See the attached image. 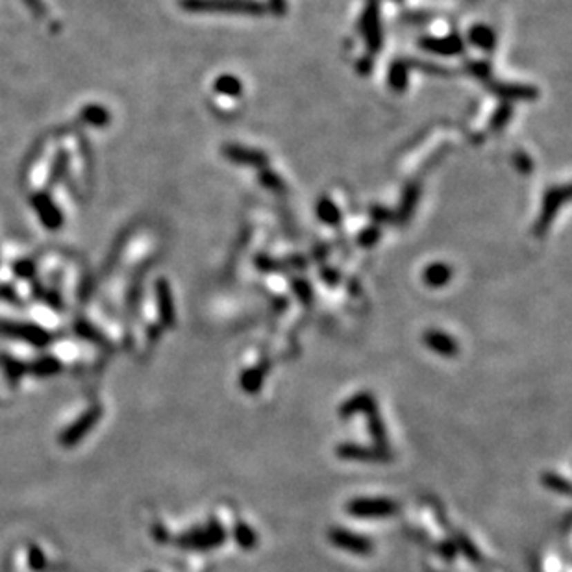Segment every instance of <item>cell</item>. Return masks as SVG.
<instances>
[{
  "label": "cell",
  "mask_w": 572,
  "mask_h": 572,
  "mask_svg": "<svg viewBox=\"0 0 572 572\" xmlns=\"http://www.w3.org/2000/svg\"><path fill=\"white\" fill-rule=\"evenodd\" d=\"M82 119L93 126H104L110 122V113L102 106H87L86 110L82 111Z\"/></svg>",
  "instance_id": "83f0119b"
},
{
  "label": "cell",
  "mask_w": 572,
  "mask_h": 572,
  "mask_svg": "<svg viewBox=\"0 0 572 572\" xmlns=\"http://www.w3.org/2000/svg\"><path fill=\"white\" fill-rule=\"evenodd\" d=\"M358 69L361 75H370V69H372V59L370 58H361V61H359Z\"/></svg>",
  "instance_id": "60d3db41"
},
{
  "label": "cell",
  "mask_w": 572,
  "mask_h": 572,
  "mask_svg": "<svg viewBox=\"0 0 572 572\" xmlns=\"http://www.w3.org/2000/svg\"><path fill=\"white\" fill-rule=\"evenodd\" d=\"M419 46L426 53L434 54V56H443V58L459 56L465 50V43L457 34L445 35V37H422L419 39Z\"/></svg>",
  "instance_id": "7c38bea8"
},
{
  "label": "cell",
  "mask_w": 572,
  "mask_h": 572,
  "mask_svg": "<svg viewBox=\"0 0 572 572\" xmlns=\"http://www.w3.org/2000/svg\"><path fill=\"white\" fill-rule=\"evenodd\" d=\"M34 208L39 215L41 222L48 228V230H58L59 226L64 225V215L56 208V204L50 200L48 195H37L34 198Z\"/></svg>",
  "instance_id": "e0dca14e"
},
{
  "label": "cell",
  "mask_w": 572,
  "mask_h": 572,
  "mask_svg": "<svg viewBox=\"0 0 572 572\" xmlns=\"http://www.w3.org/2000/svg\"><path fill=\"white\" fill-rule=\"evenodd\" d=\"M511 117H513V106L504 102L502 106H498V110L495 111V115H493L491 128L495 132H500V130L511 121Z\"/></svg>",
  "instance_id": "f546056e"
},
{
  "label": "cell",
  "mask_w": 572,
  "mask_h": 572,
  "mask_svg": "<svg viewBox=\"0 0 572 572\" xmlns=\"http://www.w3.org/2000/svg\"><path fill=\"white\" fill-rule=\"evenodd\" d=\"M336 454L339 459L358 463H389L394 459V454L389 448L365 446L358 443H341L337 445Z\"/></svg>",
  "instance_id": "8992f818"
},
{
  "label": "cell",
  "mask_w": 572,
  "mask_h": 572,
  "mask_svg": "<svg viewBox=\"0 0 572 572\" xmlns=\"http://www.w3.org/2000/svg\"><path fill=\"white\" fill-rule=\"evenodd\" d=\"M222 154H225L228 162L236 163V165H243V167L261 171V169H267V165H269V158H267L265 152L243 145H236V143H226L222 146Z\"/></svg>",
  "instance_id": "9c48e42d"
},
{
  "label": "cell",
  "mask_w": 572,
  "mask_h": 572,
  "mask_svg": "<svg viewBox=\"0 0 572 572\" xmlns=\"http://www.w3.org/2000/svg\"><path fill=\"white\" fill-rule=\"evenodd\" d=\"M258 182H260L265 189L272 191V193H285V182L282 180L280 174H274L269 169H261L260 176H258Z\"/></svg>",
  "instance_id": "4316f807"
},
{
  "label": "cell",
  "mask_w": 572,
  "mask_h": 572,
  "mask_svg": "<svg viewBox=\"0 0 572 572\" xmlns=\"http://www.w3.org/2000/svg\"><path fill=\"white\" fill-rule=\"evenodd\" d=\"M380 228H378V226H369V228H365V230L359 233L358 243L361 245V247H365V249H369V247H374V245L380 241Z\"/></svg>",
  "instance_id": "836d02e7"
},
{
  "label": "cell",
  "mask_w": 572,
  "mask_h": 572,
  "mask_svg": "<svg viewBox=\"0 0 572 572\" xmlns=\"http://www.w3.org/2000/svg\"><path fill=\"white\" fill-rule=\"evenodd\" d=\"M156 291V302H158V313H160V321L163 326H174L176 323V309H174V296L171 291V285L165 278H160L154 285Z\"/></svg>",
  "instance_id": "9a60e30c"
},
{
  "label": "cell",
  "mask_w": 572,
  "mask_h": 572,
  "mask_svg": "<svg viewBox=\"0 0 572 572\" xmlns=\"http://www.w3.org/2000/svg\"><path fill=\"white\" fill-rule=\"evenodd\" d=\"M269 369H271V363L267 359L256 363L250 369H245L241 372V376H239V388L243 389L245 393L256 394L263 388V381H265L267 374H269Z\"/></svg>",
  "instance_id": "2e32d148"
},
{
  "label": "cell",
  "mask_w": 572,
  "mask_h": 572,
  "mask_svg": "<svg viewBox=\"0 0 572 572\" xmlns=\"http://www.w3.org/2000/svg\"><path fill=\"white\" fill-rule=\"evenodd\" d=\"M454 544H456L457 552H461V554L465 555L468 561H473V563H480V560H482L480 552H478V549L474 546L473 541H470L468 537H465L463 533H457L456 543Z\"/></svg>",
  "instance_id": "f1b7e54d"
},
{
  "label": "cell",
  "mask_w": 572,
  "mask_h": 572,
  "mask_svg": "<svg viewBox=\"0 0 572 572\" xmlns=\"http://www.w3.org/2000/svg\"><path fill=\"white\" fill-rule=\"evenodd\" d=\"M58 370H59V363L54 358H41L39 361H35V365H34V374H37V376L56 374Z\"/></svg>",
  "instance_id": "d6a6232c"
},
{
  "label": "cell",
  "mask_w": 572,
  "mask_h": 572,
  "mask_svg": "<svg viewBox=\"0 0 572 572\" xmlns=\"http://www.w3.org/2000/svg\"><path fill=\"white\" fill-rule=\"evenodd\" d=\"M513 160H515V167L519 169L522 174H528L530 171H532V167H533L532 158L528 156L526 152H519V154H515Z\"/></svg>",
  "instance_id": "8d00e7d4"
},
{
  "label": "cell",
  "mask_w": 572,
  "mask_h": 572,
  "mask_svg": "<svg viewBox=\"0 0 572 572\" xmlns=\"http://www.w3.org/2000/svg\"><path fill=\"white\" fill-rule=\"evenodd\" d=\"M419 197H421V189H419V185L417 184L408 185V189L404 191L402 200H400L399 213H397V217H399L402 222H406V220L410 219L411 215H413V211H415V208H417V202H419Z\"/></svg>",
  "instance_id": "603a6c76"
},
{
  "label": "cell",
  "mask_w": 572,
  "mask_h": 572,
  "mask_svg": "<svg viewBox=\"0 0 572 572\" xmlns=\"http://www.w3.org/2000/svg\"><path fill=\"white\" fill-rule=\"evenodd\" d=\"M367 424H369L370 437H372V441L376 443L374 446H380V448H389V446H388V443H389L388 430H385L383 419H381V415L378 413V410H374L372 413H369V415H367Z\"/></svg>",
  "instance_id": "44dd1931"
},
{
  "label": "cell",
  "mask_w": 572,
  "mask_h": 572,
  "mask_svg": "<svg viewBox=\"0 0 572 572\" xmlns=\"http://www.w3.org/2000/svg\"><path fill=\"white\" fill-rule=\"evenodd\" d=\"M226 541V530L219 520L209 519L206 526L193 528L176 537V544L184 550H213Z\"/></svg>",
  "instance_id": "7a4b0ae2"
},
{
  "label": "cell",
  "mask_w": 572,
  "mask_h": 572,
  "mask_svg": "<svg viewBox=\"0 0 572 572\" xmlns=\"http://www.w3.org/2000/svg\"><path fill=\"white\" fill-rule=\"evenodd\" d=\"M180 6L193 13H231L260 17L265 6L258 0H180Z\"/></svg>",
  "instance_id": "6da1fadb"
},
{
  "label": "cell",
  "mask_w": 572,
  "mask_h": 572,
  "mask_svg": "<svg viewBox=\"0 0 572 572\" xmlns=\"http://www.w3.org/2000/svg\"><path fill=\"white\" fill-rule=\"evenodd\" d=\"M359 32L363 35L365 46L370 54H378L383 48V32H381V0H367Z\"/></svg>",
  "instance_id": "277c9868"
},
{
  "label": "cell",
  "mask_w": 572,
  "mask_h": 572,
  "mask_svg": "<svg viewBox=\"0 0 572 572\" xmlns=\"http://www.w3.org/2000/svg\"><path fill=\"white\" fill-rule=\"evenodd\" d=\"M541 484H543L549 491L557 493V495H569V493H571V484H569V480L563 478L561 474L552 473V470L541 474Z\"/></svg>",
  "instance_id": "484cf974"
},
{
  "label": "cell",
  "mask_w": 572,
  "mask_h": 572,
  "mask_svg": "<svg viewBox=\"0 0 572 572\" xmlns=\"http://www.w3.org/2000/svg\"><path fill=\"white\" fill-rule=\"evenodd\" d=\"M315 213H317L318 220H323L324 225L337 226L341 222V211H339V208L336 206V202L330 200L328 197L318 200L317 208H315Z\"/></svg>",
  "instance_id": "cb8c5ba5"
},
{
  "label": "cell",
  "mask_w": 572,
  "mask_h": 572,
  "mask_svg": "<svg viewBox=\"0 0 572 572\" xmlns=\"http://www.w3.org/2000/svg\"><path fill=\"white\" fill-rule=\"evenodd\" d=\"M324 278H326V283H330V285H336V283H339V274H337L336 271H323Z\"/></svg>",
  "instance_id": "b9f144b4"
},
{
  "label": "cell",
  "mask_w": 572,
  "mask_h": 572,
  "mask_svg": "<svg viewBox=\"0 0 572 572\" xmlns=\"http://www.w3.org/2000/svg\"><path fill=\"white\" fill-rule=\"evenodd\" d=\"M571 198V189L569 185H557V187H552L549 189V193L544 195L543 198V206H541V211H539V217L535 220V236L543 237L546 233L552 222H554L555 215L560 213L561 208L569 202Z\"/></svg>",
  "instance_id": "5b68a950"
},
{
  "label": "cell",
  "mask_w": 572,
  "mask_h": 572,
  "mask_svg": "<svg viewBox=\"0 0 572 572\" xmlns=\"http://www.w3.org/2000/svg\"><path fill=\"white\" fill-rule=\"evenodd\" d=\"M269 8L274 15H285L287 12V2L285 0H269Z\"/></svg>",
  "instance_id": "f35d334b"
},
{
  "label": "cell",
  "mask_w": 572,
  "mask_h": 572,
  "mask_svg": "<svg viewBox=\"0 0 572 572\" xmlns=\"http://www.w3.org/2000/svg\"><path fill=\"white\" fill-rule=\"evenodd\" d=\"M213 89L215 93H219L222 97L237 99V97H241V93H243V84H241V80H239L237 76L222 75L213 82Z\"/></svg>",
  "instance_id": "7402d4cb"
},
{
  "label": "cell",
  "mask_w": 572,
  "mask_h": 572,
  "mask_svg": "<svg viewBox=\"0 0 572 572\" xmlns=\"http://www.w3.org/2000/svg\"><path fill=\"white\" fill-rule=\"evenodd\" d=\"M293 291H295V295L298 296V301H301L302 304L309 306L313 302V287L312 283L306 282V280L295 278V280H293Z\"/></svg>",
  "instance_id": "4dcf8cb0"
},
{
  "label": "cell",
  "mask_w": 572,
  "mask_h": 572,
  "mask_svg": "<svg viewBox=\"0 0 572 572\" xmlns=\"http://www.w3.org/2000/svg\"><path fill=\"white\" fill-rule=\"evenodd\" d=\"M452 278V269L443 261H435V263H430V265L424 269L422 272V282L426 283L428 287L432 289H439V287H445L446 283L450 282Z\"/></svg>",
  "instance_id": "ac0fdd59"
},
{
  "label": "cell",
  "mask_w": 572,
  "mask_h": 572,
  "mask_svg": "<svg viewBox=\"0 0 572 572\" xmlns=\"http://www.w3.org/2000/svg\"><path fill=\"white\" fill-rule=\"evenodd\" d=\"M374 410H378L376 406L374 394L369 393V391H361V393H356L354 397L347 399L339 406V419L341 421H348L356 415H369Z\"/></svg>",
  "instance_id": "4fadbf2b"
},
{
  "label": "cell",
  "mask_w": 572,
  "mask_h": 572,
  "mask_svg": "<svg viewBox=\"0 0 572 572\" xmlns=\"http://www.w3.org/2000/svg\"><path fill=\"white\" fill-rule=\"evenodd\" d=\"M422 343L432 352L443 356V358H456L459 354V345H457L456 339L443 330H428L426 334L422 336Z\"/></svg>",
  "instance_id": "5bb4252c"
},
{
  "label": "cell",
  "mask_w": 572,
  "mask_h": 572,
  "mask_svg": "<svg viewBox=\"0 0 572 572\" xmlns=\"http://www.w3.org/2000/svg\"><path fill=\"white\" fill-rule=\"evenodd\" d=\"M100 417H102V408H100V406H95V408H91L89 411H86L78 421L73 422V424L65 430L64 434L59 435V443H61V446L70 448V446L78 445V443L91 432L93 428H95V424L100 421Z\"/></svg>",
  "instance_id": "ba28073f"
},
{
  "label": "cell",
  "mask_w": 572,
  "mask_h": 572,
  "mask_svg": "<svg viewBox=\"0 0 572 572\" xmlns=\"http://www.w3.org/2000/svg\"><path fill=\"white\" fill-rule=\"evenodd\" d=\"M0 334L17 337L21 341L30 343V345H34V347H45L46 343L50 341V336L46 334L45 330L39 328V326H34V324L0 321Z\"/></svg>",
  "instance_id": "8fae6325"
},
{
  "label": "cell",
  "mask_w": 572,
  "mask_h": 572,
  "mask_svg": "<svg viewBox=\"0 0 572 572\" xmlns=\"http://www.w3.org/2000/svg\"><path fill=\"white\" fill-rule=\"evenodd\" d=\"M467 37L470 41V45L480 48L484 53H491L493 48L497 46V34L487 24H474L473 28L468 30Z\"/></svg>",
  "instance_id": "d6986e66"
},
{
  "label": "cell",
  "mask_w": 572,
  "mask_h": 572,
  "mask_svg": "<svg viewBox=\"0 0 572 572\" xmlns=\"http://www.w3.org/2000/svg\"><path fill=\"white\" fill-rule=\"evenodd\" d=\"M233 539L243 550H254L258 544V533L247 522H237L233 528Z\"/></svg>",
  "instance_id": "d4e9b609"
},
{
  "label": "cell",
  "mask_w": 572,
  "mask_h": 572,
  "mask_svg": "<svg viewBox=\"0 0 572 572\" xmlns=\"http://www.w3.org/2000/svg\"><path fill=\"white\" fill-rule=\"evenodd\" d=\"M468 75H473L474 78H478L482 82L491 80V65L480 59V61H468L467 64Z\"/></svg>",
  "instance_id": "1f68e13d"
},
{
  "label": "cell",
  "mask_w": 572,
  "mask_h": 572,
  "mask_svg": "<svg viewBox=\"0 0 572 572\" xmlns=\"http://www.w3.org/2000/svg\"><path fill=\"white\" fill-rule=\"evenodd\" d=\"M388 84L391 87V91L404 93L408 89V84H410V64L397 59V61L389 65Z\"/></svg>",
  "instance_id": "ffe728a7"
},
{
  "label": "cell",
  "mask_w": 572,
  "mask_h": 572,
  "mask_svg": "<svg viewBox=\"0 0 572 572\" xmlns=\"http://www.w3.org/2000/svg\"><path fill=\"white\" fill-rule=\"evenodd\" d=\"M23 2L28 6V10L34 13L35 17H45L46 15V8L43 4V0H23Z\"/></svg>",
  "instance_id": "74e56055"
},
{
  "label": "cell",
  "mask_w": 572,
  "mask_h": 572,
  "mask_svg": "<svg viewBox=\"0 0 572 572\" xmlns=\"http://www.w3.org/2000/svg\"><path fill=\"white\" fill-rule=\"evenodd\" d=\"M441 554L445 555L446 560H452V557H454V555L457 554V549H456V544L454 543H450V541H445V543L441 544Z\"/></svg>",
  "instance_id": "ab89813d"
},
{
  "label": "cell",
  "mask_w": 572,
  "mask_h": 572,
  "mask_svg": "<svg viewBox=\"0 0 572 572\" xmlns=\"http://www.w3.org/2000/svg\"><path fill=\"white\" fill-rule=\"evenodd\" d=\"M154 537H156L158 541H162V543H165V541H167V539H169L167 537V533H165V530H163L162 526H160V528H158V526L154 528Z\"/></svg>",
  "instance_id": "7bdbcfd3"
},
{
  "label": "cell",
  "mask_w": 572,
  "mask_h": 572,
  "mask_svg": "<svg viewBox=\"0 0 572 572\" xmlns=\"http://www.w3.org/2000/svg\"><path fill=\"white\" fill-rule=\"evenodd\" d=\"M419 70L426 73V75H434V76H448V69L446 67H441V65L430 64V61H415L413 64Z\"/></svg>",
  "instance_id": "d590c367"
},
{
  "label": "cell",
  "mask_w": 572,
  "mask_h": 572,
  "mask_svg": "<svg viewBox=\"0 0 572 572\" xmlns=\"http://www.w3.org/2000/svg\"><path fill=\"white\" fill-rule=\"evenodd\" d=\"M345 509L354 519H388L399 511V504L388 497H358L348 500Z\"/></svg>",
  "instance_id": "3957f363"
},
{
  "label": "cell",
  "mask_w": 572,
  "mask_h": 572,
  "mask_svg": "<svg viewBox=\"0 0 572 572\" xmlns=\"http://www.w3.org/2000/svg\"><path fill=\"white\" fill-rule=\"evenodd\" d=\"M487 89L495 93L504 102H530L539 97L537 87L524 86V84H509V82H486Z\"/></svg>",
  "instance_id": "30bf717a"
},
{
  "label": "cell",
  "mask_w": 572,
  "mask_h": 572,
  "mask_svg": "<svg viewBox=\"0 0 572 572\" xmlns=\"http://www.w3.org/2000/svg\"><path fill=\"white\" fill-rule=\"evenodd\" d=\"M328 541L336 549L345 550L354 555H370L374 552V543L365 535L347 530V528H330Z\"/></svg>",
  "instance_id": "52a82bcc"
},
{
  "label": "cell",
  "mask_w": 572,
  "mask_h": 572,
  "mask_svg": "<svg viewBox=\"0 0 572 572\" xmlns=\"http://www.w3.org/2000/svg\"><path fill=\"white\" fill-rule=\"evenodd\" d=\"M28 565L34 572L45 571V566H46L45 554H43L37 546H32V549L28 550Z\"/></svg>",
  "instance_id": "e575fe53"
}]
</instances>
